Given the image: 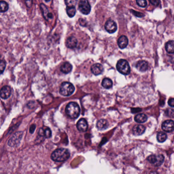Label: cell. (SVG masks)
<instances>
[{"label": "cell", "instance_id": "1", "mask_svg": "<svg viewBox=\"0 0 174 174\" xmlns=\"http://www.w3.org/2000/svg\"><path fill=\"white\" fill-rule=\"evenodd\" d=\"M70 153L68 149L60 148L56 150L51 155V158L56 162H63L70 158Z\"/></svg>", "mask_w": 174, "mask_h": 174}, {"label": "cell", "instance_id": "2", "mask_svg": "<svg viewBox=\"0 0 174 174\" xmlns=\"http://www.w3.org/2000/svg\"><path fill=\"white\" fill-rule=\"evenodd\" d=\"M66 112L70 118H77L80 114L79 106L75 102L69 103L66 107Z\"/></svg>", "mask_w": 174, "mask_h": 174}, {"label": "cell", "instance_id": "3", "mask_svg": "<svg viewBox=\"0 0 174 174\" xmlns=\"http://www.w3.org/2000/svg\"><path fill=\"white\" fill-rule=\"evenodd\" d=\"M75 91V87L72 83L68 82H64L60 85V94L64 96H70Z\"/></svg>", "mask_w": 174, "mask_h": 174}, {"label": "cell", "instance_id": "4", "mask_svg": "<svg viewBox=\"0 0 174 174\" xmlns=\"http://www.w3.org/2000/svg\"><path fill=\"white\" fill-rule=\"evenodd\" d=\"M116 69L118 72L124 75H128L130 73V67L128 61L125 59H120L116 64Z\"/></svg>", "mask_w": 174, "mask_h": 174}, {"label": "cell", "instance_id": "5", "mask_svg": "<svg viewBox=\"0 0 174 174\" xmlns=\"http://www.w3.org/2000/svg\"><path fill=\"white\" fill-rule=\"evenodd\" d=\"M147 160L155 166H160L165 160V157L161 154L151 155L147 158Z\"/></svg>", "mask_w": 174, "mask_h": 174}, {"label": "cell", "instance_id": "6", "mask_svg": "<svg viewBox=\"0 0 174 174\" xmlns=\"http://www.w3.org/2000/svg\"><path fill=\"white\" fill-rule=\"evenodd\" d=\"M79 9L82 14L87 15L91 11V6L87 0H81L79 4Z\"/></svg>", "mask_w": 174, "mask_h": 174}, {"label": "cell", "instance_id": "7", "mask_svg": "<svg viewBox=\"0 0 174 174\" xmlns=\"http://www.w3.org/2000/svg\"><path fill=\"white\" fill-rule=\"evenodd\" d=\"M23 136L22 132H18L14 134L9 140L8 141V145L10 147H14L18 145L20 143Z\"/></svg>", "mask_w": 174, "mask_h": 174}, {"label": "cell", "instance_id": "8", "mask_svg": "<svg viewBox=\"0 0 174 174\" xmlns=\"http://www.w3.org/2000/svg\"><path fill=\"white\" fill-rule=\"evenodd\" d=\"M105 29L109 33L112 34L117 30V25L115 21L109 19L105 24Z\"/></svg>", "mask_w": 174, "mask_h": 174}, {"label": "cell", "instance_id": "9", "mask_svg": "<svg viewBox=\"0 0 174 174\" xmlns=\"http://www.w3.org/2000/svg\"><path fill=\"white\" fill-rule=\"evenodd\" d=\"M174 122L172 120H166L163 122L162 124V129L163 130L167 132L173 131L174 129Z\"/></svg>", "mask_w": 174, "mask_h": 174}, {"label": "cell", "instance_id": "10", "mask_svg": "<svg viewBox=\"0 0 174 174\" xmlns=\"http://www.w3.org/2000/svg\"><path fill=\"white\" fill-rule=\"evenodd\" d=\"M78 130L81 132H85L88 129V124L85 118H81L77 124Z\"/></svg>", "mask_w": 174, "mask_h": 174}, {"label": "cell", "instance_id": "11", "mask_svg": "<svg viewBox=\"0 0 174 174\" xmlns=\"http://www.w3.org/2000/svg\"><path fill=\"white\" fill-rule=\"evenodd\" d=\"M136 68L140 72H145L148 69L149 64L146 61L140 60L136 63Z\"/></svg>", "mask_w": 174, "mask_h": 174}, {"label": "cell", "instance_id": "12", "mask_svg": "<svg viewBox=\"0 0 174 174\" xmlns=\"http://www.w3.org/2000/svg\"><path fill=\"white\" fill-rule=\"evenodd\" d=\"M11 93V90L9 86H5L2 88V89L0 91V97L2 99H8L10 97Z\"/></svg>", "mask_w": 174, "mask_h": 174}, {"label": "cell", "instance_id": "13", "mask_svg": "<svg viewBox=\"0 0 174 174\" xmlns=\"http://www.w3.org/2000/svg\"><path fill=\"white\" fill-rule=\"evenodd\" d=\"M91 71L95 75H99L102 73L104 71V68L102 65L100 63H95L91 66Z\"/></svg>", "mask_w": 174, "mask_h": 174}, {"label": "cell", "instance_id": "14", "mask_svg": "<svg viewBox=\"0 0 174 174\" xmlns=\"http://www.w3.org/2000/svg\"><path fill=\"white\" fill-rule=\"evenodd\" d=\"M145 126L141 125H136L132 129V132L135 135H140L145 132Z\"/></svg>", "mask_w": 174, "mask_h": 174}, {"label": "cell", "instance_id": "15", "mask_svg": "<svg viewBox=\"0 0 174 174\" xmlns=\"http://www.w3.org/2000/svg\"><path fill=\"white\" fill-rule=\"evenodd\" d=\"M118 44L121 49L125 48L128 45V38L125 35H122L118 39Z\"/></svg>", "mask_w": 174, "mask_h": 174}, {"label": "cell", "instance_id": "16", "mask_svg": "<svg viewBox=\"0 0 174 174\" xmlns=\"http://www.w3.org/2000/svg\"><path fill=\"white\" fill-rule=\"evenodd\" d=\"M77 39H76L75 37L71 36L68 37L67 39L66 42V45L68 48H73L77 46Z\"/></svg>", "mask_w": 174, "mask_h": 174}, {"label": "cell", "instance_id": "17", "mask_svg": "<svg viewBox=\"0 0 174 174\" xmlns=\"http://www.w3.org/2000/svg\"><path fill=\"white\" fill-rule=\"evenodd\" d=\"M40 6H41V10L43 12V16H44V18L46 20L52 19L53 14L48 12V9L46 6H45L44 4H41Z\"/></svg>", "mask_w": 174, "mask_h": 174}, {"label": "cell", "instance_id": "18", "mask_svg": "<svg viewBox=\"0 0 174 174\" xmlns=\"http://www.w3.org/2000/svg\"><path fill=\"white\" fill-rule=\"evenodd\" d=\"M39 135L45 136L46 138H50L52 136V131L50 128L46 127L45 129L41 128L39 132Z\"/></svg>", "mask_w": 174, "mask_h": 174}, {"label": "cell", "instance_id": "19", "mask_svg": "<svg viewBox=\"0 0 174 174\" xmlns=\"http://www.w3.org/2000/svg\"><path fill=\"white\" fill-rule=\"evenodd\" d=\"M109 126V124L107 121L104 119L99 120L97 124V127L99 130H103L106 129Z\"/></svg>", "mask_w": 174, "mask_h": 174}, {"label": "cell", "instance_id": "20", "mask_svg": "<svg viewBox=\"0 0 174 174\" xmlns=\"http://www.w3.org/2000/svg\"><path fill=\"white\" fill-rule=\"evenodd\" d=\"M72 66L69 62H66L62 64L61 68L60 71L64 73H68L72 71Z\"/></svg>", "mask_w": 174, "mask_h": 174}, {"label": "cell", "instance_id": "21", "mask_svg": "<svg viewBox=\"0 0 174 174\" xmlns=\"http://www.w3.org/2000/svg\"><path fill=\"white\" fill-rule=\"evenodd\" d=\"M147 120H148V117L145 114H143V113L138 114L134 118V120L135 121V122L138 123H143L146 122Z\"/></svg>", "mask_w": 174, "mask_h": 174}, {"label": "cell", "instance_id": "22", "mask_svg": "<svg viewBox=\"0 0 174 174\" xmlns=\"http://www.w3.org/2000/svg\"><path fill=\"white\" fill-rule=\"evenodd\" d=\"M165 50L166 52L170 54H173L174 53V41H168L165 44Z\"/></svg>", "mask_w": 174, "mask_h": 174}, {"label": "cell", "instance_id": "23", "mask_svg": "<svg viewBox=\"0 0 174 174\" xmlns=\"http://www.w3.org/2000/svg\"><path fill=\"white\" fill-rule=\"evenodd\" d=\"M102 85L103 87L105 88L109 89L112 87V85H113L112 80L110 79L107 78H104V79L103 80Z\"/></svg>", "mask_w": 174, "mask_h": 174}, {"label": "cell", "instance_id": "24", "mask_svg": "<svg viewBox=\"0 0 174 174\" xmlns=\"http://www.w3.org/2000/svg\"><path fill=\"white\" fill-rule=\"evenodd\" d=\"M157 139L159 143H163L167 139V135L163 132H159L157 135Z\"/></svg>", "mask_w": 174, "mask_h": 174}, {"label": "cell", "instance_id": "25", "mask_svg": "<svg viewBox=\"0 0 174 174\" xmlns=\"http://www.w3.org/2000/svg\"><path fill=\"white\" fill-rule=\"evenodd\" d=\"M66 12L70 18H73L76 12L75 7H66Z\"/></svg>", "mask_w": 174, "mask_h": 174}, {"label": "cell", "instance_id": "26", "mask_svg": "<svg viewBox=\"0 0 174 174\" xmlns=\"http://www.w3.org/2000/svg\"><path fill=\"white\" fill-rule=\"evenodd\" d=\"M9 6L7 3L3 1H0V12H5L8 10Z\"/></svg>", "mask_w": 174, "mask_h": 174}, {"label": "cell", "instance_id": "27", "mask_svg": "<svg viewBox=\"0 0 174 174\" xmlns=\"http://www.w3.org/2000/svg\"><path fill=\"white\" fill-rule=\"evenodd\" d=\"M66 7H75L77 4V0H65Z\"/></svg>", "mask_w": 174, "mask_h": 174}, {"label": "cell", "instance_id": "28", "mask_svg": "<svg viewBox=\"0 0 174 174\" xmlns=\"http://www.w3.org/2000/svg\"><path fill=\"white\" fill-rule=\"evenodd\" d=\"M136 3L139 7L142 8H145L147 5L146 0H136Z\"/></svg>", "mask_w": 174, "mask_h": 174}, {"label": "cell", "instance_id": "29", "mask_svg": "<svg viewBox=\"0 0 174 174\" xmlns=\"http://www.w3.org/2000/svg\"><path fill=\"white\" fill-rule=\"evenodd\" d=\"M6 68V62L3 60H0V74L4 72Z\"/></svg>", "mask_w": 174, "mask_h": 174}, {"label": "cell", "instance_id": "30", "mask_svg": "<svg viewBox=\"0 0 174 174\" xmlns=\"http://www.w3.org/2000/svg\"><path fill=\"white\" fill-rule=\"evenodd\" d=\"M131 11L132 12V14H133L134 16H137V17H138V18H142V17H143L145 16V15L139 12L135 11L133 10H131Z\"/></svg>", "mask_w": 174, "mask_h": 174}, {"label": "cell", "instance_id": "31", "mask_svg": "<svg viewBox=\"0 0 174 174\" xmlns=\"http://www.w3.org/2000/svg\"><path fill=\"white\" fill-rule=\"evenodd\" d=\"M149 1L151 4H153V5H155V6H158L159 4H160L159 0H149Z\"/></svg>", "mask_w": 174, "mask_h": 174}, {"label": "cell", "instance_id": "32", "mask_svg": "<svg viewBox=\"0 0 174 174\" xmlns=\"http://www.w3.org/2000/svg\"><path fill=\"white\" fill-rule=\"evenodd\" d=\"M79 23L80 24V25L82 26H86V25H87V22L84 19H79Z\"/></svg>", "mask_w": 174, "mask_h": 174}, {"label": "cell", "instance_id": "33", "mask_svg": "<svg viewBox=\"0 0 174 174\" xmlns=\"http://www.w3.org/2000/svg\"><path fill=\"white\" fill-rule=\"evenodd\" d=\"M168 104L170 106L172 107H174V98H170L169 99V100L168 101Z\"/></svg>", "mask_w": 174, "mask_h": 174}, {"label": "cell", "instance_id": "34", "mask_svg": "<svg viewBox=\"0 0 174 174\" xmlns=\"http://www.w3.org/2000/svg\"><path fill=\"white\" fill-rule=\"evenodd\" d=\"M35 128H36V126H35V125H32L30 127V133H33V132L35 131Z\"/></svg>", "mask_w": 174, "mask_h": 174}, {"label": "cell", "instance_id": "35", "mask_svg": "<svg viewBox=\"0 0 174 174\" xmlns=\"http://www.w3.org/2000/svg\"><path fill=\"white\" fill-rule=\"evenodd\" d=\"M45 1H46V2H49V1H51V0H45Z\"/></svg>", "mask_w": 174, "mask_h": 174}]
</instances>
